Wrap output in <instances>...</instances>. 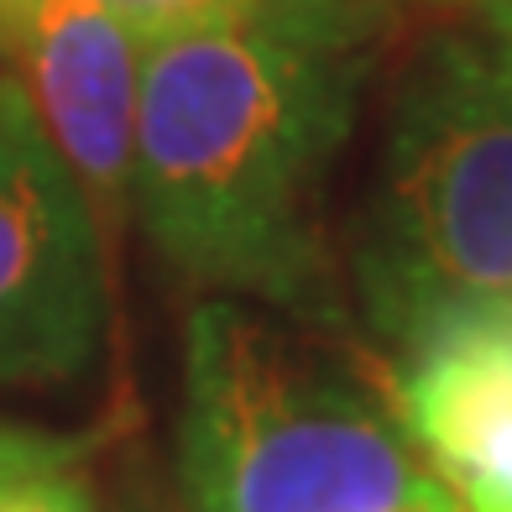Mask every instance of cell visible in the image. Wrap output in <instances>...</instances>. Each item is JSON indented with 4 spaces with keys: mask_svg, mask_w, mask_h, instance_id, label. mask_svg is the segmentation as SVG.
I'll return each instance as SVG.
<instances>
[{
    "mask_svg": "<svg viewBox=\"0 0 512 512\" xmlns=\"http://www.w3.org/2000/svg\"><path fill=\"white\" fill-rule=\"evenodd\" d=\"M84 434H58L37 424H11L0 418V502H11L16 492H27L37 481L68 476L84 460Z\"/></svg>",
    "mask_w": 512,
    "mask_h": 512,
    "instance_id": "cell-8",
    "label": "cell"
},
{
    "mask_svg": "<svg viewBox=\"0 0 512 512\" xmlns=\"http://www.w3.org/2000/svg\"><path fill=\"white\" fill-rule=\"evenodd\" d=\"M439 6H476V11H497L502 0H439Z\"/></svg>",
    "mask_w": 512,
    "mask_h": 512,
    "instance_id": "cell-12",
    "label": "cell"
},
{
    "mask_svg": "<svg viewBox=\"0 0 512 512\" xmlns=\"http://www.w3.org/2000/svg\"><path fill=\"white\" fill-rule=\"evenodd\" d=\"M486 37H492L497 53L512 63V0H502L497 11H486Z\"/></svg>",
    "mask_w": 512,
    "mask_h": 512,
    "instance_id": "cell-11",
    "label": "cell"
},
{
    "mask_svg": "<svg viewBox=\"0 0 512 512\" xmlns=\"http://www.w3.org/2000/svg\"><path fill=\"white\" fill-rule=\"evenodd\" d=\"M11 63L42 131L95 209L105 246H115L131 220L142 42L105 0H37Z\"/></svg>",
    "mask_w": 512,
    "mask_h": 512,
    "instance_id": "cell-5",
    "label": "cell"
},
{
    "mask_svg": "<svg viewBox=\"0 0 512 512\" xmlns=\"http://www.w3.org/2000/svg\"><path fill=\"white\" fill-rule=\"evenodd\" d=\"M403 424L471 512H512V319L403 356Z\"/></svg>",
    "mask_w": 512,
    "mask_h": 512,
    "instance_id": "cell-6",
    "label": "cell"
},
{
    "mask_svg": "<svg viewBox=\"0 0 512 512\" xmlns=\"http://www.w3.org/2000/svg\"><path fill=\"white\" fill-rule=\"evenodd\" d=\"M178 481L189 512H460L403 413L241 298H199L183 330Z\"/></svg>",
    "mask_w": 512,
    "mask_h": 512,
    "instance_id": "cell-2",
    "label": "cell"
},
{
    "mask_svg": "<svg viewBox=\"0 0 512 512\" xmlns=\"http://www.w3.org/2000/svg\"><path fill=\"white\" fill-rule=\"evenodd\" d=\"M0 512H89V497L84 486L68 476H53V481H37L27 492H16L11 502H0Z\"/></svg>",
    "mask_w": 512,
    "mask_h": 512,
    "instance_id": "cell-9",
    "label": "cell"
},
{
    "mask_svg": "<svg viewBox=\"0 0 512 512\" xmlns=\"http://www.w3.org/2000/svg\"><path fill=\"white\" fill-rule=\"evenodd\" d=\"M110 319V246L16 74H0V387L95 371Z\"/></svg>",
    "mask_w": 512,
    "mask_h": 512,
    "instance_id": "cell-4",
    "label": "cell"
},
{
    "mask_svg": "<svg viewBox=\"0 0 512 512\" xmlns=\"http://www.w3.org/2000/svg\"><path fill=\"white\" fill-rule=\"evenodd\" d=\"M136 42L178 32H272L324 48H366L387 27V0H105Z\"/></svg>",
    "mask_w": 512,
    "mask_h": 512,
    "instance_id": "cell-7",
    "label": "cell"
},
{
    "mask_svg": "<svg viewBox=\"0 0 512 512\" xmlns=\"http://www.w3.org/2000/svg\"><path fill=\"white\" fill-rule=\"evenodd\" d=\"M32 6H37V0H0V58H11L16 37H21V27H27V16H32Z\"/></svg>",
    "mask_w": 512,
    "mask_h": 512,
    "instance_id": "cell-10",
    "label": "cell"
},
{
    "mask_svg": "<svg viewBox=\"0 0 512 512\" xmlns=\"http://www.w3.org/2000/svg\"><path fill=\"white\" fill-rule=\"evenodd\" d=\"M351 283L398 356L512 319V63L492 37H434L403 68Z\"/></svg>",
    "mask_w": 512,
    "mask_h": 512,
    "instance_id": "cell-3",
    "label": "cell"
},
{
    "mask_svg": "<svg viewBox=\"0 0 512 512\" xmlns=\"http://www.w3.org/2000/svg\"><path fill=\"white\" fill-rule=\"evenodd\" d=\"M366 74V48L272 32L142 42L131 215L183 288L335 330L324 199Z\"/></svg>",
    "mask_w": 512,
    "mask_h": 512,
    "instance_id": "cell-1",
    "label": "cell"
}]
</instances>
